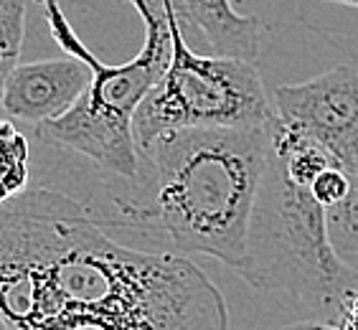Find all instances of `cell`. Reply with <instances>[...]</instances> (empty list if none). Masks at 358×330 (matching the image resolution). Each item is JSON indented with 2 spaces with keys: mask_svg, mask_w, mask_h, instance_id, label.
Wrapping results in <instances>:
<instances>
[{
  "mask_svg": "<svg viewBox=\"0 0 358 330\" xmlns=\"http://www.w3.org/2000/svg\"><path fill=\"white\" fill-rule=\"evenodd\" d=\"M351 178L353 186L348 199L331 211H325L328 213V234H331V244L338 257L343 254V249L351 244L353 234L358 231V175H351Z\"/></svg>",
  "mask_w": 358,
  "mask_h": 330,
  "instance_id": "8fae6325",
  "label": "cell"
},
{
  "mask_svg": "<svg viewBox=\"0 0 358 330\" xmlns=\"http://www.w3.org/2000/svg\"><path fill=\"white\" fill-rule=\"evenodd\" d=\"M26 38V0H0V99L8 76L21 64Z\"/></svg>",
  "mask_w": 358,
  "mask_h": 330,
  "instance_id": "30bf717a",
  "label": "cell"
},
{
  "mask_svg": "<svg viewBox=\"0 0 358 330\" xmlns=\"http://www.w3.org/2000/svg\"><path fill=\"white\" fill-rule=\"evenodd\" d=\"M90 66L74 56L18 64L8 76L0 104L10 117L41 127L64 117L90 89Z\"/></svg>",
  "mask_w": 358,
  "mask_h": 330,
  "instance_id": "52a82bcc",
  "label": "cell"
},
{
  "mask_svg": "<svg viewBox=\"0 0 358 330\" xmlns=\"http://www.w3.org/2000/svg\"><path fill=\"white\" fill-rule=\"evenodd\" d=\"M328 3H341V6H351V8H358V0H328Z\"/></svg>",
  "mask_w": 358,
  "mask_h": 330,
  "instance_id": "9a60e30c",
  "label": "cell"
},
{
  "mask_svg": "<svg viewBox=\"0 0 358 330\" xmlns=\"http://www.w3.org/2000/svg\"><path fill=\"white\" fill-rule=\"evenodd\" d=\"M31 175L28 140L13 122L0 120V206L21 196Z\"/></svg>",
  "mask_w": 358,
  "mask_h": 330,
  "instance_id": "9c48e42d",
  "label": "cell"
},
{
  "mask_svg": "<svg viewBox=\"0 0 358 330\" xmlns=\"http://www.w3.org/2000/svg\"><path fill=\"white\" fill-rule=\"evenodd\" d=\"M171 26V64L132 120L138 152L173 130L262 127L275 120L257 64L229 56H201L183 38L171 0H160Z\"/></svg>",
  "mask_w": 358,
  "mask_h": 330,
  "instance_id": "5b68a950",
  "label": "cell"
},
{
  "mask_svg": "<svg viewBox=\"0 0 358 330\" xmlns=\"http://www.w3.org/2000/svg\"><path fill=\"white\" fill-rule=\"evenodd\" d=\"M336 163L325 148L287 130L275 115L239 272L255 289L323 313L343 310L358 295V272L336 254L328 213L310 193L317 173Z\"/></svg>",
  "mask_w": 358,
  "mask_h": 330,
  "instance_id": "3957f363",
  "label": "cell"
},
{
  "mask_svg": "<svg viewBox=\"0 0 358 330\" xmlns=\"http://www.w3.org/2000/svg\"><path fill=\"white\" fill-rule=\"evenodd\" d=\"M180 28H199L216 56L257 64L259 56V21L241 15L231 0H171Z\"/></svg>",
  "mask_w": 358,
  "mask_h": 330,
  "instance_id": "ba28073f",
  "label": "cell"
},
{
  "mask_svg": "<svg viewBox=\"0 0 358 330\" xmlns=\"http://www.w3.org/2000/svg\"><path fill=\"white\" fill-rule=\"evenodd\" d=\"M6 330H229L221 289L191 259L124 247L66 193L0 206Z\"/></svg>",
  "mask_w": 358,
  "mask_h": 330,
  "instance_id": "6da1fadb",
  "label": "cell"
},
{
  "mask_svg": "<svg viewBox=\"0 0 358 330\" xmlns=\"http://www.w3.org/2000/svg\"><path fill=\"white\" fill-rule=\"evenodd\" d=\"M38 3L43 6L54 41L66 51V56L79 59L92 71V84L82 99L64 117L41 124L38 132L90 158L102 171L115 173L120 178H135L140 173V152L132 135V120L143 99L166 74L173 51L171 26L163 3L130 0L143 18L145 41L138 56L120 66H107L84 46L59 0Z\"/></svg>",
  "mask_w": 358,
  "mask_h": 330,
  "instance_id": "277c9868",
  "label": "cell"
},
{
  "mask_svg": "<svg viewBox=\"0 0 358 330\" xmlns=\"http://www.w3.org/2000/svg\"><path fill=\"white\" fill-rule=\"evenodd\" d=\"M269 124L160 135L140 152L150 173L140 201L124 211L163 231L178 257H211L239 275L267 163Z\"/></svg>",
  "mask_w": 358,
  "mask_h": 330,
  "instance_id": "7a4b0ae2",
  "label": "cell"
},
{
  "mask_svg": "<svg viewBox=\"0 0 358 330\" xmlns=\"http://www.w3.org/2000/svg\"><path fill=\"white\" fill-rule=\"evenodd\" d=\"M351 186H353L351 173L345 171L341 163H336L331 168H325L323 173H317V178L310 183V193L325 211H331V208H336L338 203H343L348 199Z\"/></svg>",
  "mask_w": 358,
  "mask_h": 330,
  "instance_id": "7c38bea8",
  "label": "cell"
},
{
  "mask_svg": "<svg viewBox=\"0 0 358 330\" xmlns=\"http://www.w3.org/2000/svg\"><path fill=\"white\" fill-rule=\"evenodd\" d=\"M269 99L287 130L317 143L333 158L358 127V71L351 66H333L308 82L277 87Z\"/></svg>",
  "mask_w": 358,
  "mask_h": 330,
  "instance_id": "8992f818",
  "label": "cell"
},
{
  "mask_svg": "<svg viewBox=\"0 0 358 330\" xmlns=\"http://www.w3.org/2000/svg\"><path fill=\"white\" fill-rule=\"evenodd\" d=\"M336 160L343 165L351 175H358V127L348 135V138H345V143L338 148Z\"/></svg>",
  "mask_w": 358,
  "mask_h": 330,
  "instance_id": "4fadbf2b",
  "label": "cell"
},
{
  "mask_svg": "<svg viewBox=\"0 0 358 330\" xmlns=\"http://www.w3.org/2000/svg\"><path fill=\"white\" fill-rule=\"evenodd\" d=\"M282 330H338L331 323H320V320H300V323L285 325Z\"/></svg>",
  "mask_w": 358,
  "mask_h": 330,
  "instance_id": "5bb4252c",
  "label": "cell"
}]
</instances>
